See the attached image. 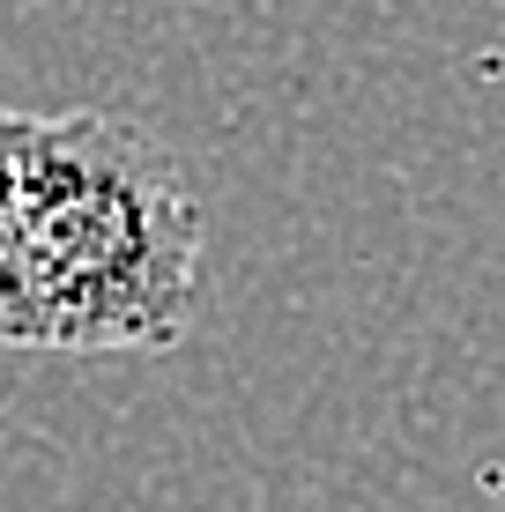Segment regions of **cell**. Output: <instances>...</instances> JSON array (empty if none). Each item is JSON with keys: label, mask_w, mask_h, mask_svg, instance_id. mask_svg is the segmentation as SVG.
<instances>
[{"label": "cell", "mask_w": 505, "mask_h": 512, "mask_svg": "<svg viewBox=\"0 0 505 512\" xmlns=\"http://www.w3.org/2000/svg\"><path fill=\"white\" fill-rule=\"evenodd\" d=\"M15 208H23V112H0V349H23V290H15Z\"/></svg>", "instance_id": "cell-2"}, {"label": "cell", "mask_w": 505, "mask_h": 512, "mask_svg": "<svg viewBox=\"0 0 505 512\" xmlns=\"http://www.w3.org/2000/svg\"><path fill=\"white\" fill-rule=\"evenodd\" d=\"M201 245V193L142 119H23V208H15L23 349L60 357L179 349L201 297Z\"/></svg>", "instance_id": "cell-1"}]
</instances>
